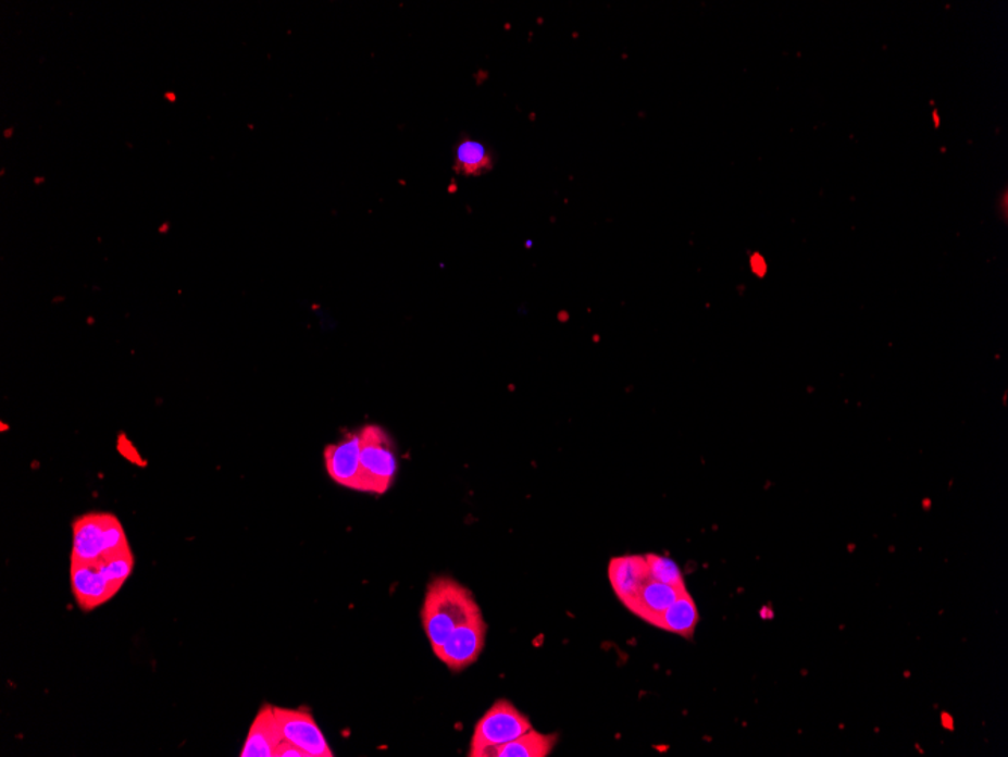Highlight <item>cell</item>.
I'll return each instance as SVG.
<instances>
[{"mask_svg":"<svg viewBox=\"0 0 1008 757\" xmlns=\"http://www.w3.org/2000/svg\"><path fill=\"white\" fill-rule=\"evenodd\" d=\"M478 616L481 607L469 588L451 578H437L427 588L422 608L423 628L432 650H437L455 629Z\"/></svg>","mask_w":1008,"mask_h":757,"instance_id":"cell-1","label":"cell"},{"mask_svg":"<svg viewBox=\"0 0 1008 757\" xmlns=\"http://www.w3.org/2000/svg\"><path fill=\"white\" fill-rule=\"evenodd\" d=\"M130 550L120 520L108 512H89L73 523L72 560L96 562Z\"/></svg>","mask_w":1008,"mask_h":757,"instance_id":"cell-2","label":"cell"},{"mask_svg":"<svg viewBox=\"0 0 1008 757\" xmlns=\"http://www.w3.org/2000/svg\"><path fill=\"white\" fill-rule=\"evenodd\" d=\"M360 481L358 492L384 495L395 484L397 456L395 442L377 425L360 430Z\"/></svg>","mask_w":1008,"mask_h":757,"instance_id":"cell-3","label":"cell"},{"mask_svg":"<svg viewBox=\"0 0 1008 757\" xmlns=\"http://www.w3.org/2000/svg\"><path fill=\"white\" fill-rule=\"evenodd\" d=\"M531 720L508 700H497L477 721L471 737V757H486L498 745L511 743L532 730Z\"/></svg>","mask_w":1008,"mask_h":757,"instance_id":"cell-4","label":"cell"},{"mask_svg":"<svg viewBox=\"0 0 1008 757\" xmlns=\"http://www.w3.org/2000/svg\"><path fill=\"white\" fill-rule=\"evenodd\" d=\"M485 638L486 623L484 617L478 616L455 629L434 654L447 669L462 671L477 661L484 650Z\"/></svg>","mask_w":1008,"mask_h":757,"instance_id":"cell-5","label":"cell"},{"mask_svg":"<svg viewBox=\"0 0 1008 757\" xmlns=\"http://www.w3.org/2000/svg\"><path fill=\"white\" fill-rule=\"evenodd\" d=\"M276 721L284 741L309 753L310 757H333L328 741L309 709H287L274 706Z\"/></svg>","mask_w":1008,"mask_h":757,"instance_id":"cell-6","label":"cell"},{"mask_svg":"<svg viewBox=\"0 0 1008 757\" xmlns=\"http://www.w3.org/2000/svg\"><path fill=\"white\" fill-rule=\"evenodd\" d=\"M70 578L77 605L85 611L101 607L120 592L108 581L97 562L72 560Z\"/></svg>","mask_w":1008,"mask_h":757,"instance_id":"cell-7","label":"cell"},{"mask_svg":"<svg viewBox=\"0 0 1008 757\" xmlns=\"http://www.w3.org/2000/svg\"><path fill=\"white\" fill-rule=\"evenodd\" d=\"M360 450V431L346 434L338 444L326 446L323 458H325L326 472L329 473L331 480L336 481L341 487L358 491Z\"/></svg>","mask_w":1008,"mask_h":757,"instance_id":"cell-8","label":"cell"},{"mask_svg":"<svg viewBox=\"0 0 1008 757\" xmlns=\"http://www.w3.org/2000/svg\"><path fill=\"white\" fill-rule=\"evenodd\" d=\"M651 578L649 574L648 562L645 557L629 555V557L613 558L609 564V580L612 584L614 594L619 600L629 607L634 597L644 587L646 581Z\"/></svg>","mask_w":1008,"mask_h":757,"instance_id":"cell-9","label":"cell"},{"mask_svg":"<svg viewBox=\"0 0 1008 757\" xmlns=\"http://www.w3.org/2000/svg\"><path fill=\"white\" fill-rule=\"evenodd\" d=\"M686 590L672 587V585L649 578L640 592L637 593V596L634 597L632 604L626 608L640 617L642 620H645L646 623L659 628L661 616L664 615L665 609L671 607L673 601L679 599L680 594L686 592Z\"/></svg>","mask_w":1008,"mask_h":757,"instance_id":"cell-10","label":"cell"},{"mask_svg":"<svg viewBox=\"0 0 1008 757\" xmlns=\"http://www.w3.org/2000/svg\"><path fill=\"white\" fill-rule=\"evenodd\" d=\"M283 735L276 721L274 706L264 705L257 713L240 757H274Z\"/></svg>","mask_w":1008,"mask_h":757,"instance_id":"cell-11","label":"cell"},{"mask_svg":"<svg viewBox=\"0 0 1008 757\" xmlns=\"http://www.w3.org/2000/svg\"><path fill=\"white\" fill-rule=\"evenodd\" d=\"M699 623V612L695 600L687 590L680 594L679 599L665 609L661 616L659 628L671 634L692 638Z\"/></svg>","mask_w":1008,"mask_h":757,"instance_id":"cell-12","label":"cell"},{"mask_svg":"<svg viewBox=\"0 0 1008 757\" xmlns=\"http://www.w3.org/2000/svg\"><path fill=\"white\" fill-rule=\"evenodd\" d=\"M558 735H544L536 730H528L511 743L498 745L486 757H547L555 748Z\"/></svg>","mask_w":1008,"mask_h":757,"instance_id":"cell-13","label":"cell"},{"mask_svg":"<svg viewBox=\"0 0 1008 757\" xmlns=\"http://www.w3.org/2000/svg\"><path fill=\"white\" fill-rule=\"evenodd\" d=\"M491 151L484 144L465 138L459 141L455 151V171L462 176H481L493 170Z\"/></svg>","mask_w":1008,"mask_h":757,"instance_id":"cell-14","label":"cell"},{"mask_svg":"<svg viewBox=\"0 0 1008 757\" xmlns=\"http://www.w3.org/2000/svg\"><path fill=\"white\" fill-rule=\"evenodd\" d=\"M96 562L99 564L101 572L104 573V576L108 578V581L119 590H122L124 582H126L128 578H130L132 572H134L135 560L132 550L109 555V557L101 558L100 561Z\"/></svg>","mask_w":1008,"mask_h":757,"instance_id":"cell-15","label":"cell"},{"mask_svg":"<svg viewBox=\"0 0 1008 757\" xmlns=\"http://www.w3.org/2000/svg\"><path fill=\"white\" fill-rule=\"evenodd\" d=\"M645 558L652 580L664 582L672 587L686 588V581L675 561L656 554L645 555Z\"/></svg>","mask_w":1008,"mask_h":757,"instance_id":"cell-16","label":"cell"},{"mask_svg":"<svg viewBox=\"0 0 1008 757\" xmlns=\"http://www.w3.org/2000/svg\"><path fill=\"white\" fill-rule=\"evenodd\" d=\"M274 757H310L309 753L302 750V748L296 747L295 744L289 743V741H282V744L276 747Z\"/></svg>","mask_w":1008,"mask_h":757,"instance_id":"cell-17","label":"cell"}]
</instances>
